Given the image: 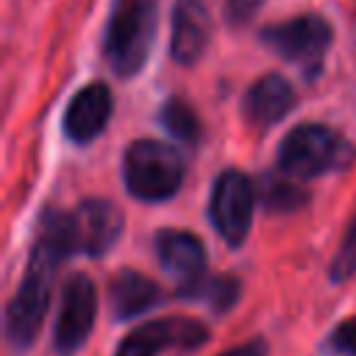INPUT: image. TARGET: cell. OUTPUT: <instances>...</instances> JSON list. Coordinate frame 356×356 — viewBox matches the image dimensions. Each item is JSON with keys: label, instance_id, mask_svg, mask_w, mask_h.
<instances>
[{"label": "cell", "instance_id": "6da1fadb", "mask_svg": "<svg viewBox=\"0 0 356 356\" xmlns=\"http://www.w3.org/2000/svg\"><path fill=\"white\" fill-rule=\"evenodd\" d=\"M67 259H70L67 245L50 228L44 231V225H36L25 275L17 284V292L8 298L6 314H3V331L11 350L22 353L36 342L44 314L50 309L56 273Z\"/></svg>", "mask_w": 356, "mask_h": 356}, {"label": "cell", "instance_id": "7a4b0ae2", "mask_svg": "<svg viewBox=\"0 0 356 356\" xmlns=\"http://www.w3.org/2000/svg\"><path fill=\"white\" fill-rule=\"evenodd\" d=\"M159 31L156 0H114L103 31V58L120 78H134L147 64Z\"/></svg>", "mask_w": 356, "mask_h": 356}, {"label": "cell", "instance_id": "3957f363", "mask_svg": "<svg viewBox=\"0 0 356 356\" xmlns=\"http://www.w3.org/2000/svg\"><path fill=\"white\" fill-rule=\"evenodd\" d=\"M186 175V161L178 147L161 139H134L122 153L125 189L145 203L170 200Z\"/></svg>", "mask_w": 356, "mask_h": 356}, {"label": "cell", "instance_id": "277c9868", "mask_svg": "<svg viewBox=\"0 0 356 356\" xmlns=\"http://www.w3.org/2000/svg\"><path fill=\"white\" fill-rule=\"evenodd\" d=\"M348 142L323 122H300L281 139L275 161L278 170L295 181H309L331 172L348 161Z\"/></svg>", "mask_w": 356, "mask_h": 356}, {"label": "cell", "instance_id": "5b68a950", "mask_svg": "<svg viewBox=\"0 0 356 356\" xmlns=\"http://www.w3.org/2000/svg\"><path fill=\"white\" fill-rule=\"evenodd\" d=\"M259 39L264 42V47L278 53L284 61L295 64L312 81L325 61L334 31L320 14H298L292 19H281L261 28Z\"/></svg>", "mask_w": 356, "mask_h": 356}, {"label": "cell", "instance_id": "8992f818", "mask_svg": "<svg viewBox=\"0 0 356 356\" xmlns=\"http://www.w3.org/2000/svg\"><path fill=\"white\" fill-rule=\"evenodd\" d=\"M256 184L250 175L242 170H222L214 178L211 195H209V220L217 231V236L228 248L245 245L253 222V209H256Z\"/></svg>", "mask_w": 356, "mask_h": 356}, {"label": "cell", "instance_id": "52a82bcc", "mask_svg": "<svg viewBox=\"0 0 356 356\" xmlns=\"http://www.w3.org/2000/svg\"><path fill=\"white\" fill-rule=\"evenodd\" d=\"M211 337L209 325L197 317L170 314L145 320L131 328L120 342L114 356H161V353H189L206 345Z\"/></svg>", "mask_w": 356, "mask_h": 356}, {"label": "cell", "instance_id": "ba28073f", "mask_svg": "<svg viewBox=\"0 0 356 356\" xmlns=\"http://www.w3.org/2000/svg\"><path fill=\"white\" fill-rule=\"evenodd\" d=\"M97 286L86 273H72L61 284V298H58V314L53 325V350L58 356H75L97 320Z\"/></svg>", "mask_w": 356, "mask_h": 356}, {"label": "cell", "instance_id": "9c48e42d", "mask_svg": "<svg viewBox=\"0 0 356 356\" xmlns=\"http://www.w3.org/2000/svg\"><path fill=\"white\" fill-rule=\"evenodd\" d=\"M153 248L159 264L175 278V295L186 300V295L209 275L203 239L186 228H161L153 236Z\"/></svg>", "mask_w": 356, "mask_h": 356}, {"label": "cell", "instance_id": "30bf717a", "mask_svg": "<svg viewBox=\"0 0 356 356\" xmlns=\"http://www.w3.org/2000/svg\"><path fill=\"white\" fill-rule=\"evenodd\" d=\"M72 236L78 253H86L92 259L106 256L125 228V214L117 203L106 197H86L75 209H70Z\"/></svg>", "mask_w": 356, "mask_h": 356}, {"label": "cell", "instance_id": "8fae6325", "mask_svg": "<svg viewBox=\"0 0 356 356\" xmlns=\"http://www.w3.org/2000/svg\"><path fill=\"white\" fill-rule=\"evenodd\" d=\"M111 108H114V95L103 81H92L81 86L64 108V120H61L64 136L75 145L92 142L111 120Z\"/></svg>", "mask_w": 356, "mask_h": 356}, {"label": "cell", "instance_id": "7c38bea8", "mask_svg": "<svg viewBox=\"0 0 356 356\" xmlns=\"http://www.w3.org/2000/svg\"><path fill=\"white\" fill-rule=\"evenodd\" d=\"M295 100V86L281 72H264L248 86L242 97V117L248 120V125L264 131L281 122L292 111Z\"/></svg>", "mask_w": 356, "mask_h": 356}, {"label": "cell", "instance_id": "4fadbf2b", "mask_svg": "<svg viewBox=\"0 0 356 356\" xmlns=\"http://www.w3.org/2000/svg\"><path fill=\"white\" fill-rule=\"evenodd\" d=\"M211 17L203 0H175L172 6V31H170V56L181 67H192L209 44Z\"/></svg>", "mask_w": 356, "mask_h": 356}, {"label": "cell", "instance_id": "5bb4252c", "mask_svg": "<svg viewBox=\"0 0 356 356\" xmlns=\"http://www.w3.org/2000/svg\"><path fill=\"white\" fill-rule=\"evenodd\" d=\"M159 303H164V292L150 275L122 267L108 278V306L117 323L136 320Z\"/></svg>", "mask_w": 356, "mask_h": 356}, {"label": "cell", "instance_id": "9a60e30c", "mask_svg": "<svg viewBox=\"0 0 356 356\" xmlns=\"http://www.w3.org/2000/svg\"><path fill=\"white\" fill-rule=\"evenodd\" d=\"M256 195L261 200V206L267 211L275 214H286V211H298L300 206L309 203V192L303 186H298L295 178L289 175H261V181L256 184Z\"/></svg>", "mask_w": 356, "mask_h": 356}, {"label": "cell", "instance_id": "2e32d148", "mask_svg": "<svg viewBox=\"0 0 356 356\" xmlns=\"http://www.w3.org/2000/svg\"><path fill=\"white\" fill-rule=\"evenodd\" d=\"M159 122H161V128H164L172 139L184 142V145H192V147H195V145L200 142L203 125H200V120H197L192 103L184 100V97H178V95H172V97H167V100L161 103V108H159Z\"/></svg>", "mask_w": 356, "mask_h": 356}, {"label": "cell", "instance_id": "e0dca14e", "mask_svg": "<svg viewBox=\"0 0 356 356\" xmlns=\"http://www.w3.org/2000/svg\"><path fill=\"white\" fill-rule=\"evenodd\" d=\"M239 295H242V284L236 275H206L189 295L186 300H203L211 312L217 314H228L236 303H239Z\"/></svg>", "mask_w": 356, "mask_h": 356}, {"label": "cell", "instance_id": "ac0fdd59", "mask_svg": "<svg viewBox=\"0 0 356 356\" xmlns=\"http://www.w3.org/2000/svg\"><path fill=\"white\" fill-rule=\"evenodd\" d=\"M356 273V217H350L334 256L328 264V281L331 284H342Z\"/></svg>", "mask_w": 356, "mask_h": 356}, {"label": "cell", "instance_id": "d6986e66", "mask_svg": "<svg viewBox=\"0 0 356 356\" xmlns=\"http://www.w3.org/2000/svg\"><path fill=\"white\" fill-rule=\"evenodd\" d=\"M325 350L334 356H356V317H345L325 339Z\"/></svg>", "mask_w": 356, "mask_h": 356}, {"label": "cell", "instance_id": "ffe728a7", "mask_svg": "<svg viewBox=\"0 0 356 356\" xmlns=\"http://www.w3.org/2000/svg\"><path fill=\"white\" fill-rule=\"evenodd\" d=\"M264 0H225V22L228 25H248Z\"/></svg>", "mask_w": 356, "mask_h": 356}, {"label": "cell", "instance_id": "44dd1931", "mask_svg": "<svg viewBox=\"0 0 356 356\" xmlns=\"http://www.w3.org/2000/svg\"><path fill=\"white\" fill-rule=\"evenodd\" d=\"M267 353H270L267 342H264L261 337H253V339H248V342L234 345V348L225 350V353H217V356H267Z\"/></svg>", "mask_w": 356, "mask_h": 356}]
</instances>
